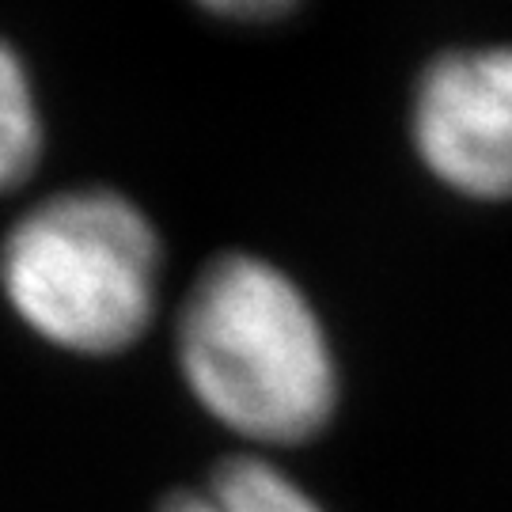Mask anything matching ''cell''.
<instances>
[{
  "instance_id": "1",
  "label": "cell",
  "mask_w": 512,
  "mask_h": 512,
  "mask_svg": "<svg viewBox=\"0 0 512 512\" xmlns=\"http://www.w3.org/2000/svg\"><path fill=\"white\" fill-rule=\"evenodd\" d=\"M175 349L209 418L262 448L315 440L338 410L330 330L300 281L251 251H224L183 296Z\"/></svg>"
},
{
  "instance_id": "2",
  "label": "cell",
  "mask_w": 512,
  "mask_h": 512,
  "mask_svg": "<svg viewBox=\"0 0 512 512\" xmlns=\"http://www.w3.org/2000/svg\"><path fill=\"white\" fill-rule=\"evenodd\" d=\"M160 236L107 186L31 205L0 243V289L38 338L88 357L145 338L160 304Z\"/></svg>"
},
{
  "instance_id": "3",
  "label": "cell",
  "mask_w": 512,
  "mask_h": 512,
  "mask_svg": "<svg viewBox=\"0 0 512 512\" xmlns=\"http://www.w3.org/2000/svg\"><path fill=\"white\" fill-rule=\"evenodd\" d=\"M410 145L429 179L467 202H512V42L429 57L410 95Z\"/></svg>"
},
{
  "instance_id": "4",
  "label": "cell",
  "mask_w": 512,
  "mask_h": 512,
  "mask_svg": "<svg viewBox=\"0 0 512 512\" xmlns=\"http://www.w3.org/2000/svg\"><path fill=\"white\" fill-rule=\"evenodd\" d=\"M156 512H327L323 501L304 490L274 459L239 452L175 494H167Z\"/></svg>"
},
{
  "instance_id": "5",
  "label": "cell",
  "mask_w": 512,
  "mask_h": 512,
  "mask_svg": "<svg viewBox=\"0 0 512 512\" xmlns=\"http://www.w3.org/2000/svg\"><path fill=\"white\" fill-rule=\"evenodd\" d=\"M42 160V118L19 54L0 38V190H12Z\"/></svg>"
},
{
  "instance_id": "6",
  "label": "cell",
  "mask_w": 512,
  "mask_h": 512,
  "mask_svg": "<svg viewBox=\"0 0 512 512\" xmlns=\"http://www.w3.org/2000/svg\"><path fill=\"white\" fill-rule=\"evenodd\" d=\"M213 12L224 19H277L285 16L289 8L274 4V0H262V4H213Z\"/></svg>"
}]
</instances>
